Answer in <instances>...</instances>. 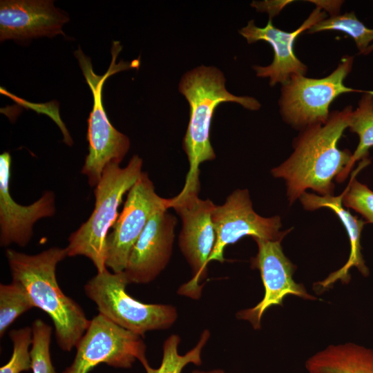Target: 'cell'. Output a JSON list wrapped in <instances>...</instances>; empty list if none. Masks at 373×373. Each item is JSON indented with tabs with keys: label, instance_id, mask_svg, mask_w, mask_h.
Listing matches in <instances>:
<instances>
[{
	"label": "cell",
	"instance_id": "obj_1",
	"mask_svg": "<svg viewBox=\"0 0 373 373\" xmlns=\"http://www.w3.org/2000/svg\"><path fill=\"white\" fill-rule=\"evenodd\" d=\"M353 109L349 106L334 111L325 124L302 130L294 142V152L281 164L271 170L275 178L285 181L287 195L291 204L307 189L320 196H332L334 179L349 164L352 153L338 149V143Z\"/></svg>",
	"mask_w": 373,
	"mask_h": 373
},
{
	"label": "cell",
	"instance_id": "obj_2",
	"mask_svg": "<svg viewBox=\"0 0 373 373\" xmlns=\"http://www.w3.org/2000/svg\"><path fill=\"white\" fill-rule=\"evenodd\" d=\"M6 254L12 280L24 287L35 307L50 317L59 347L67 352L76 347L90 320L77 303L64 294L57 281L56 267L68 256L66 248L50 247L35 255L8 249Z\"/></svg>",
	"mask_w": 373,
	"mask_h": 373
},
{
	"label": "cell",
	"instance_id": "obj_3",
	"mask_svg": "<svg viewBox=\"0 0 373 373\" xmlns=\"http://www.w3.org/2000/svg\"><path fill=\"white\" fill-rule=\"evenodd\" d=\"M179 90L190 106L189 122L183 140L189 162L187 175H199L200 164L216 157L210 142V127L218 106L232 102L256 111L260 108V104L254 97L229 93L223 73L213 66H200L188 71L180 80Z\"/></svg>",
	"mask_w": 373,
	"mask_h": 373
},
{
	"label": "cell",
	"instance_id": "obj_4",
	"mask_svg": "<svg viewBox=\"0 0 373 373\" xmlns=\"http://www.w3.org/2000/svg\"><path fill=\"white\" fill-rule=\"evenodd\" d=\"M142 159L132 157L124 168L111 162L104 169L94 193L95 204L87 221L72 233L66 249L68 256H84L90 259L97 273L106 269V237L119 214L117 209L128 191L143 172Z\"/></svg>",
	"mask_w": 373,
	"mask_h": 373
},
{
	"label": "cell",
	"instance_id": "obj_5",
	"mask_svg": "<svg viewBox=\"0 0 373 373\" xmlns=\"http://www.w3.org/2000/svg\"><path fill=\"white\" fill-rule=\"evenodd\" d=\"M121 49L119 42H113L112 61L103 75L95 73L90 59L84 54L80 48L74 52L93 97V108L88 119V153L82 169V173L87 176L90 186H97L108 164H119L130 148L129 138L111 124L102 102V89L107 78L131 67V64L122 61L119 64L115 63Z\"/></svg>",
	"mask_w": 373,
	"mask_h": 373
},
{
	"label": "cell",
	"instance_id": "obj_6",
	"mask_svg": "<svg viewBox=\"0 0 373 373\" xmlns=\"http://www.w3.org/2000/svg\"><path fill=\"white\" fill-rule=\"evenodd\" d=\"M199 189V175H186L182 191L171 198V208L182 220L179 247L193 274L178 293L195 299L200 297L202 285L200 283L207 276L209 259L216 239L212 220L216 204L209 199L200 198Z\"/></svg>",
	"mask_w": 373,
	"mask_h": 373
},
{
	"label": "cell",
	"instance_id": "obj_7",
	"mask_svg": "<svg viewBox=\"0 0 373 373\" xmlns=\"http://www.w3.org/2000/svg\"><path fill=\"white\" fill-rule=\"evenodd\" d=\"M127 285L124 271L111 273L106 269L87 282L84 291L95 303L99 314L142 337L147 332L173 325L178 318L174 306L138 301L128 294Z\"/></svg>",
	"mask_w": 373,
	"mask_h": 373
},
{
	"label": "cell",
	"instance_id": "obj_8",
	"mask_svg": "<svg viewBox=\"0 0 373 373\" xmlns=\"http://www.w3.org/2000/svg\"><path fill=\"white\" fill-rule=\"evenodd\" d=\"M352 56L343 57L336 68L323 78H309L294 75L281 88L279 99L280 114L288 124L303 130L310 126L325 124L332 102L346 93H369L347 87L344 80L350 73Z\"/></svg>",
	"mask_w": 373,
	"mask_h": 373
},
{
	"label": "cell",
	"instance_id": "obj_9",
	"mask_svg": "<svg viewBox=\"0 0 373 373\" xmlns=\"http://www.w3.org/2000/svg\"><path fill=\"white\" fill-rule=\"evenodd\" d=\"M72 364L61 373H88L105 363L117 368H130L135 360H146L142 336L127 330L101 314L90 321L76 346Z\"/></svg>",
	"mask_w": 373,
	"mask_h": 373
},
{
	"label": "cell",
	"instance_id": "obj_10",
	"mask_svg": "<svg viewBox=\"0 0 373 373\" xmlns=\"http://www.w3.org/2000/svg\"><path fill=\"white\" fill-rule=\"evenodd\" d=\"M171 208V198L158 195L153 182L142 172L128 191L123 209L106 237V267L123 272L131 251L151 218Z\"/></svg>",
	"mask_w": 373,
	"mask_h": 373
},
{
	"label": "cell",
	"instance_id": "obj_11",
	"mask_svg": "<svg viewBox=\"0 0 373 373\" xmlns=\"http://www.w3.org/2000/svg\"><path fill=\"white\" fill-rule=\"evenodd\" d=\"M215 227L216 244L209 262L224 261V251L229 245L238 242L245 236L269 240H282L289 231H280L279 216L265 218L253 209L247 189L233 191L222 205H215L212 213Z\"/></svg>",
	"mask_w": 373,
	"mask_h": 373
},
{
	"label": "cell",
	"instance_id": "obj_12",
	"mask_svg": "<svg viewBox=\"0 0 373 373\" xmlns=\"http://www.w3.org/2000/svg\"><path fill=\"white\" fill-rule=\"evenodd\" d=\"M253 239L256 242L258 252L251 258V265L253 269L260 271L265 294L254 307L240 310L236 316L239 319L249 322L255 329H258L265 312L271 306L282 305L286 296L294 295L305 300L316 298L307 293L303 285L294 280L296 267L285 255L282 240Z\"/></svg>",
	"mask_w": 373,
	"mask_h": 373
},
{
	"label": "cell",
	"instance_id": "obj_13",
	"mask_svg": "<svg viewBox=\"0 0 373 373\" xmlns=\"http://www.w3.org/2000/svg\"><path fill=\"white\" fill-rule=\"evenodd\" d=\"M163 210L153 216L134 245L124 271L128 284L154 280L168 265L177 218Z\"/></svg>",
	"mask_w": 373,
	"mask_h": 373
},
{
	"label": "cell",
	"instance_id": "obj_14",
	"mask_svg": "<svg viewBox=\"0 0 373 373\" xmlns=\"http://www.w3.org/2000/svg\"><path fill=\"white\" fill-rule=\"evenodd\" d=\"M326 17L325 12L316 6L301 26L293 32H286L274 27L271 19L264 28L256 26L254 21L250 20L246 26L239 30V33L247 39L249 44L258 41L269 43L274 52V59L271 64L266 66H254L256 75L260 77L269 78L271 86L278 83L283 85L294 75H305L307 68L294 54L295 40L300 34L309 30Z\"/></svg>",
	"mask_w": 373,
	"mask_h": 373
},
{
	"label": "cell",
	"instance_id": "obj_15",
	"mask_svg": "<svg viewBox=\"0 0 373 373\" xmlns=\"http://www.w3.org/2000/svg\"><path fill=\"white\" fill-rule=\"evenodd\" d=\"M69 18L49 0H1L0 41L24 40L64 35Z\"/></svg>",
	"mask_w": 373,
	"mask_h": 373
},
{
	"label": "cell",
	"instance_id": "obj_16",
	"mask_svg": "<svg viewBox=\"0 0 373 373\" xmlns=\"http://www.w3.org/2000/svg\"><path fill=\"white\" fill-rule=\"evenodd\" d=\"M11 156L0 155V244L6 247L15 243L25 247L32 236V227L39 219L55 214V197L46 191L30 205L17 204L10 193Z\"/></svg>",
	"mask_w": 373,
	"mask_h": 373
},
{
	"label": "cell",
	"instance_id": "obj_17",
	"mask_svg": "<svg viewBox=\"0 0 373 373\" xmlns=\"http://www.w3.org/2000/svg\"><path fill=\"white\" fill-rule=\"evenodd\" d=\"M299 199L305 209L312 211L320 208H327L333 211L345 228L350 244V253L347 262L341 269L330 274L323 280L315 283L314 289L317 293L323 292L338 280L344 284H347L350 280L349 271L353 267H356L363 276H367L370 271L365 265L361 251V234L366 222L352 216L343 207V193L334 197V195L320 196L305 192Z\"/></svg>",
	"mask_w": 373,
	"mask_h": 373
},
{
	"label": "cell",
	"instance_id": "obj_18",
	"mask_svg": "<svg viewBox=\"0 0 373 373\" xmlns=\"http://www.w3.org/2000/svg\"><path fill=\"white\" fill-rule=\"evenodd\" d=\"M308 373H373V349L354 343L330 345L307 359Z\"/></svg>",
	"mask_w": 373,
	"mask_h": 373
},
{
	"label": "cell",
	"instance_id": "obj_19",
	"mask_svg": "<svg viewBox=\"0 0 373 373\" xmlns=\"http://www.w3.org/2000/svg\"><path fill=\"white\" fill-rule=\"evenodd\" d=\"M348 128L358 135L359 142L349 164L336 179L338 182H343L355 162L365 160L369 150L373 147V91L363 93L358 107L351 113Z\"/></svg>",
	"mask_w": 373,
	"mask_h": 373
},
{
	"label": "cell",
	"instance_id": "obj_20",
	"mask_svg": "<svg viewBox=\"0 0 373 373\" xmlns=\"http://www.w3.org/2000/svg\"><path fill=\"white\" fill-rule=\"evenodd\" d=\"M210 332L204 330L196 345L183 355L178 353L180 337L178 334L170 335L164 342L162 359L158 368L151 367L147 361L142 363L146 373H181L189 363L195 365L202 364L201 353L209 341Z\"/></svg>",
	"mask_w": 373,
	"mask_h": 373
},
{
	"label": "cell",
	"instance_id": "obj_21",
	"mask_svg": "<svg viewBox=\"0 0 373 373\" xmlns=\"http://www.w3.org/2000/svg\"><path fill=\"white\" fill-rule=\"evenodd\" d=\"M325 30H336L350 36L360 53L365 54L373 43V29L366 27L356 17L354 12L338 14L326 18L311 27L307 32L314 33Z\"/></svg>",
	"mask_w": 373,
	"mask_h": 373
},
{
	"label": "cell",
	"instance_id": "obj_22",
	"mask_svg": "<svg viewBox=\"0 0 373 373\" xmlns=\"http://www.w3.org/2000/svg\"><path fill=\"white\" fill-rule=\"evenodd\" d=\"M35 307L28 294L18 282L0 285V336L21 314Z\"/></svg>",
	"mask_w": 373,
	"mask_h": 373
},
{
	"label": "cell",
	"instance_id": "obj_23",
	"mask_svg": "<svg viewBox=\"0 0 373 373\" xmlns=\"http://www.w3.org/2000/svg\"><path fill=\"white\" fill-rule=\"evenodd\" d=\"M32 343L30 349L33 373H57L51 361L50 344L52 328L41 319L32 325Z\"/></svg>",
	"mask_w": 373,
	"mask_h": 373
},
{
	"label": "cell",
	"instance_id": "obj_24",
	"mask_svg": "<svg viewBox=\"0 0 373 373\" xmlns=\"http://www.w3.org/2000/svg\"><path fill=\"white\" fill-rule=\"evenodd\" d=\"M9 336L13 344L10 361L0 368V373H21L32 369L30 345L32 343V327L12 329Z\"/></svg>",
	"mask_w": 373,
	"mask_h": 373
},
{
	"label": "cell",
	"instance_id": "obj_25",
	"mask_svg": "<svg viewBox=\"0 0 373 373\" xmlns=\"http://www.w3.org/2000/svg\"><path fill=\"white\" fill-rule=\"evenodd\" d=\"M342 203L361 214L366 223H373V191L357 181L355 175L343 192Z\"/></svg>",
	"mask_w": 373,
	"mask_h": 373
},
{
	"label": "cell",
	"instance_id": "obj_26",
	"mask_svg": "<svg viewBox=\"0 0 373 373\" xmlns=\"http://www.w3.org/2000/svg\"><path fill=\"white\" fill-rule=\"evenodd\" d=\"M292 1H253L251 6L261 12H267L269 15V19L278 15L283 8Z\"/></svg>",
	"mask_w": 373,
	"mask_h": 373
},
{
	"label": "cell",
	"instance_id": "obj_27",
	"mask_svg": "<svg viewBox=\"0 0 373 373\" xmlns=\"http://www.w3.org/2000/svg\"><path fill=\"white\" fill-rule=\"evenodd\" d=\"M314 2L316 6L320 8L325 9L328 12H329L331 17L338 15L340 7L343 3L341 1H310Z\"/></svg>",
	"mask_w": 373,
	"mask_h": 373
},
{
	"label": "cell",
	"instance_id": "obj_28",
	"mask_svg": "<svg viewBox=\"0 0 373 373\" xmlns=\"http://www.w3.org/2000/svg\"><path fill=\"white\" fill-rule=\"evenodd\" d=\"M191 373H225L222 370H213L210 371H200V370H193Z\"/></svg>",
	"mask_w": 373,
	"mask_h": 373
},
{
	"label": "cell",
	"instance_id": "obj_29",
	"mask_svg": "<svg viewBox=\"0 0 373 373\" xmlns=\"http://www.w3.org/2000/svg\"><path fill=\"white\" fill-rule=\"evenodd\" d=\"M373 51V43L371 44V45L367 48L366 50L365 55L369 54Z\"/></svg>",
	"mask_w": 373,
	"mask_h": 373
}]
</instances>
